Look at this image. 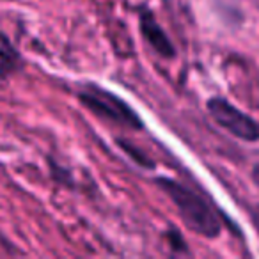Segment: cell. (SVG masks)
<instances>
[{
  "label": "cell",
  "instance_id": "7a4b0ae2",
  "mask_svg": "<svg viewBox=\"0 0 259 259\" xmlns=\"http://www.w3.org/2000/svg\"><path fill=\"white\" fill-rule=\"evenodd\" d=\"M78 100L96 117L126 130H142L144 122L139 114L117 94L96 83H87L78 91Z\"/></svg>",
  "mask_w": 259,
  "mask_h": 259
},
{
  "label": "cell",
  "instance_id": "277c9868",
  "mask_svg": "<svg viewBox=\"0 0 259 259\" xmlns=\"http://www.w3.org/2000/svg\"><path fill=\"white\" fill-rule=\"evenodd\" d=\"M139 27H141V34L144 37V41L155 50L156 55H160L162 59H167V61L176 57L174 43L170 41V37L167 36V32L156 22L155 15L148 8H142L141 13H139Z\"/></svg>",
  "mask_w": 259,
  "mask_h": 259
},
{
  "label": "cell",
  "instance_id": "5b68a950",
  "mask_svg": "<svg viewBox=\"0 0 259 259\" xmlns=\"http://www.w3.org/2000/svg\"><path fill=\"white\" fill-rule=\"evenodd\" d=\"M115 144H117L119 148H121L122 151L130 156V158L134 160L135 163H139L141 167H146V169H153V167H155V162H153V160L149 158L144 151H141L135 144L124 141V139H115Z\"/></svg>",
  "mask_w": 259,
  "mask_h": 259
},
{
  "label": "cell",
  "instance_id": "52a82bcc",
  "mask_svg": "<svg viewBox=\"0 0 259 259\" xmlns=\"http://www.w3.org/2000/svg\"><path fill=\"white\" fill-rule=\"evenodd\" d=\"M250 222H252V226L255 227V231H257V234H259V204H255V206H252V208H250Z\"/></svg>",
  "mask_w": 259,
  "mask_h": 259
},
{
  "label": "cell",
  "instance_id": "6da1fadb",
  "mask_svg": "<svg viewBox=\"0 0 259 259\" xmlns=\"http://www.w3.org/2000/svg\"><path fill=\"white\" fill-rule=\"evenodd\" d=\"M156 185L174 202L181 220L188 229L209 240L220 236V231H222L220 219L204 197L172 178H158Z\"/></svg>",
  "mask_w": 259,
  "mask_h": 259
},
{
  "label": "cell",
  "instance_id": "ba28073f",
  "mask_svg": "<svg viewBox=\"0 0 259 259\" xmlns=\"http://www.w3.org/2000/svg\"><path fill=\"white\" fill-rule=\"evenodd\" d=\"M252 181H254V185L259 188V163H255L254 167H252Z\"/></svg>",
  "mask_w": 259,
  "mask_h": 259
},
{
  "label": "cell",
  "instance_id": "8992f818",
  "mask_svg": "<svg viewBox=\"0 0 259 259\" xmlns=\"http://www.w3.org/2000/svg\"><path fill=\"white\" fill-rule=\"evenodd\" d=\"M169 240H170V247H172V250H174V252H181V254L188 252L187 245H185L183 236H181V234L178 233L176 229H170V231H169Z\"/></svg>",
  "mask_w": 259,
  "mask_h": 259
},
{
  "label": "cell",
  "instance_id": "3957f363",
  "mask_svg": "<svg viewBox=\"0 0 259 259\" xmlns=\"http://www.w3.org/2000/svg\"><path fill=\"white\" fill-rule=\"evenodd\" d=\"M209 115L213 121L229 132L233 137L240 139L243 142H257L259 141V121L250 117L248 114L241 112L238 107H234L226 98H209L206 103Z\"/></svg>",
  "mask_w": 259,
  "mask_h": 259
}]
</instances>
